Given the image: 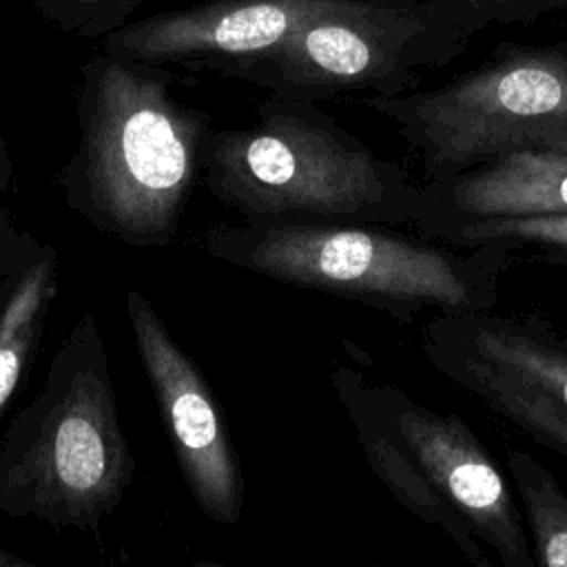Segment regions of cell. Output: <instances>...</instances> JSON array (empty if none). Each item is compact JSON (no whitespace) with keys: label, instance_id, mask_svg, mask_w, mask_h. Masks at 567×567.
Instances as JSON below:
<instances>
[{"label":"cell","instance_id":"obj_1","mask_svg":"<svg viewBox=\"0 0 567 567\" xmlns=\"http://www.w3.org/2000/svg\"><path fill=\"white\" fill-rule=\"evenodd\" d=\"M173 75L97 51L78 86V142L55 184L97 233L131 248H166L202 175L210 115L171 93Z\"/></svg>","mask_w":567,"mask_h":567},{"label":"cell","instance_id":"obj_2","mask_svg":"<svg viewBox=\"0 0 567 567\" xmlns=\"http://www.w3.org/2000/svg\"><path fill=\"white\" fill-rule=\"evenodd\" d=\"M208 193L244 221L416 226L423 184L377 155L312 100L270 93L244 128L210 131Z\"/></svg>","mask_w":567,"mask_h":567},{"label":"cell","instance_id":"obj_3","mask_svg":"<svg viewBox=\"0 0 567 567\" xmlns=\"http://www.w3.org/2000/svg\"><path fill=\"white\" fill-rule=\"evenodd\" d=\"M388 224L241 221L206 228L202 252L297 288L352 299L399 319L421 310L470 312L498 303L514 257L483 244L458 248Z\"/></svg>","mask_w":567,"mask_h":567},{"label":"cell","instance_id":"obj_4","mask_svg":"<svg viewBox=\"0 0 567 567\" xmlns=\"http://www.w3.org/2000/svg\"><path fill=\"white\" fill-rule=\"evenodd\" d=\"M133 476L102 326L86 310L0 434V512L97 534Z\"/></svg>","mask_w":567,"mask_h":567},{"label":"cell","instance_id":"obj_5","mask_svg":"<svg viewBox=\"0 0 567 567\" xmlns=\"http://www.w3.org/2000/svg\"><path fill=\"white\" fill-rule=\"evenodd\" d=\"M332 388L368 465L394 498L439 527L472 563L536 565L516 496L470 425L403 388L337 363Z\"/></svg>","mask_w":567,"mask_h":567},{"label":"cell","instance_id":"obj_6","mask_svg":"<svg viewBox=\"0 0 567 567\" xmlns=\"http://www.w3.org/2000/svg\"><path fill=\"white\" fill-rule=\"evenodd\" d=\"M489 24L496 22L465 0H330L284 44L224 75L312 102L399 95L463 55Z\"/></svg>","mask_w":567,"mask_h":567},{"label":"cell","instance_id":"obj_7","mask_svg":"<svg viewBox=\"0 0 567 567\" xmlns=\"http://www.w3.org/2000/svg\"><path fill=\"white\" fill-rule=\"evenodd\" d=\"M363 104L394 124L427 182L523 148L567 155V42H503L441 86Z\"/></svg>","mask_w":567,"mask_h":567},{"label":"cell","instance_id":"obj_8","mask_svg":"<svg viewBox=\"0 0 567 567\" xmlns=\"http://www.w3.org/2000/svg\"><path fill=\"white\" fill-rule=\"evenodd\" d=\"M427 363L494 414L567 458V332L536 315L434 312Z\"/></svg>","mask_w":567,"mask_h":567},{"label":"cell","instance_id":"obj_9","mask_svg":"<svg viewBox=\"0 0 567 567\" xmlns=\"http://www.w3.org/2000/svg\"><path fill=\"white\" fill-rule=\"evenodd\" d=\"M124 308L193 501L213 523L235 525L244 512V474L208 381L173 339L148 297L128 288Z\"/></svg>","mask_w":567,"mask_h":567},{"label":"cell","instance_id":"obj_10","mask_svg":"<svg viewBox=\"0 0 567 567\" xmlns=\"http://www.w3.org/2000/svg\"><path fill=\"white\" fill-rule=\"evenodd\" d=\"M330 0H208L111 31L102 51L146 64L226 73L284 44Z\"/></svg>","mask_w":567,"mask_h":567},{"label":"cell","instance_id":"obj_11","mask_svg":"<svg viewBox=\"0 0 567 567\" xmlns=\"http://www.w3.org/2000/svg\"><path fill=\"white\" fill-rule=\"evenodd\" d=\"M540 215H567V155L523 148L447 179L425 182L414 228L430 237L450 224Z\"/></svg>","mask_w":567,"mask_h":567},{"label":"cell","instance_id":"obj_12","mask_svg":"<svg viewBox=\"0 0 567 567\" xmlns=\"http://www.w3.org/2000/svg\"><path fill=\"white\" fill-rule=\"evenodd\" d=\"M58 288V250L38 239L0 277V421L29 379Z\"/></svg>","mask_w":567,"mask_h":567},{"label":"cell","instance_id":"obj_13","mask_svg":"<svg viewBox=\"0 0 567 567\" xmlns=\"http://www.w3.org/2000/svg\"><path fill=\"white\" fill-rule=\"evenodd\" d=\"M507 470L536 565L567 567V494L554 474L523 450L507 452Z\"/></svg>","mask_w":567,"mask_h":567},{"label":"cell","instance_id":"obj_14","mask_svg":"<svg viewBox=\"0 0 567 567\" xmlns=\"http://www.w3.org/2000/svg\"><path fill=\"white\" fill-rule=\"evenodd\" d=\"M458 248L496 246L514 259L567 266V215L540 217H492L450 224L430 235Z\"/></svg>","mask_w":567,"mask_h":567},{"label":"cell","instance_id":"obj_15","mask_svg":"<svg viewBox=\"0 0 567 567\" xmlns=\"http://www.w3.org/2000/svg\"><path fill=\"white\" fill-rule=\"evenodd\" d=\"M144 0H35L38 13L55 29L80 38H104L126 24Z\"/></svg>","mask_w":567,"mask_h":567},{"label":"cell","instance_id":"obj_16","mask_svg":"<svg viewBox=\"0 0 567 567\" xmlns=\"http://www.w3.org/2000/svg\"><path fill=\"white\" fill-rule=\"evenodd\" d=\"M485 11L496 24L534 22L545 13L567 9V0H465Z\"/></svg>","mask_w":567,"mask_h":567},{"label":"cell","instance_id":"obj_17","mask_svg":"<svg viewBox=\"0 0 567 567\" xmlns=\"http://www.w3.org/2000/svg\"><path fill=\"white\" fill-rule=\"evenodd\" d=\"M35 237L16 226L13 210L2 204L0 197V277L16 264V259L27 250Z\"/></svg>","mask_w":567,"mask_h":567},{"label":"cell","instance_id":"obj_18","mask_svg":"<svg viewBox=\"0 0 567 567\" xmlns=\"http://www.w3.org/2000/svg\"><path fill=\"white\" fill-rule=\"evenodd\" d=\"M11 184H13V162L4 140L0 137V197L9 193Z\"/></svg>","mask_w":567,"mask_h":567},{"label":"cell","instance_id":"obj_19","mask_svg":"<svg viewBox=\"0 0 567 567\" xmlns=\"http://www.w3.org/2000/svg\"><path fill=\"white\" fill-rule=\"evenodd\" d=\"M0 567H33V563L13 554V551H9V549H4V547H0Z\"/></svg>","mask_w":567,"mask_h":567}]
</instances>
